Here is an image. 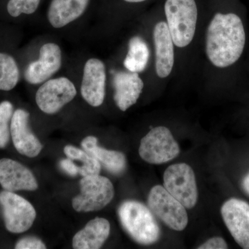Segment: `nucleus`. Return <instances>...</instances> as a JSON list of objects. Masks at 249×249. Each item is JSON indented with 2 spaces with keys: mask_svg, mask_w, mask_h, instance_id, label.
Instances as JSON below:
<instances>
[{
  "mask_svg": "<svg viewBox=\"0 0 249 249\" xmlns=\"http://www.w3.org/2000/svg\"><path fill=\"white\" fill-rule=\"evenodd\" d=\"M246 42L242 19L234 14H217L206 32V51L214 66L225 68L235 63L243 53Z\"/></svg>",
  "mask_w": 249,
  "mask_h": 249,
  "instance_id": "1",
  "label": "nucleus"
},
{
  "mask_svg": "<svg viewBox=\"0 0 249 249\" xmlns=\"http://www.w3.org/2000/svg\"><path fill=\"white\" fill-rule=\"evenodd\" d=\"M121 225L137 243L150 245L160 240V228L151 210L135 200L123 202L118 210Z\"/></svg>",
  "mask_w": 249,
  "mask_h": 249,
  "instance_id": "2",
  "label": "nucleus"
},
{
  "mask_svg": "<svg viewBox=\"0 0 249 249\" xmlns=\"http://www.w3.org/2000/svg\"><path fill=\"white\" fill-rule=\"evenodd\" d=\"M165 14L174 45H189L196 34L197 6L195 0H166Z\"/></svg>",
  "mask_w": 249,
  "mask_h": 249,
  "instance_id": "3",
  "label": "nucleus"
},
{
  "mask_svg": "<svg viewBox=\"0 0 249 249\" xmlns=\"http://www.w3.org/2000/svg\"><path fill=\"white\" fill-rule=\"evenodd\" d=\"M80 187V194L72 199V206L76 212L100 211L114 198V186L106 177L99 175L83 177Z\"/></svg>",
  "mask_w": 249,
  "mask_h": 249,
  "instance_id": "4",
  "label": "nucleus"
},
{
  "mask_svg": "<svg viewBox=\"0 0 249 249\" xmlns=\"http://www.w3.org/2000/svg\"><path fill=\"white\" fill-rule=\"evenodd\" d=\"M139 153L147 163L162 164L176 158L179 155L180 147L170 129L159 126L142 139Z\"/></svg>",
  "mask_w": 249,
  "mask_h": 249,
  "instance_id": "5",
  "label": "nucleus"
},
{
  "mask_svg": "<svg viewBox=\"0 0 249 249\" xmlns=\"http://www.w3.org/2000/svg\"><path fill=\"white\" fill-rule=\"evenodd\" d=\"M163 185L186 209L196 206L198 200L197 186L194 170L189 165L179 163L168 166L163 175Z\"/></svg>",
  "mask_w": 249,
  "mask_h": 249,
  "instance_id": "6",
  "label": "nucleus"
},
{
  "mask_svg": "<svg viewBox=\"0 0 249 249\" xmlns=\"http://www.w3.org/2000/svg\"><path fill=\"white\" fill-rule=\"evenodd\" d=\"M147 203L152 212L170 229L177 231L186 229L188 223L186 208L164 186L157 185L152 187Z\"/></svg>",
  "mask_w": 249,
  "mask_h": 249,
  "instance_id": "7",
  "label": "nucleus"
},
{
  "mask_svg": "<svg viewBox=\"0 0 249 249\" xmlns=\"http://www.w3.org/2000/svg\"><path fill=\"white\" fill-rule=\"evenodd\" d=\"M0 204L8 231L22 233L32 227L36 211L27 199L14 192L4 191L0 193Z\"/></svg>",
  "mask_w": 249,
  "mask_h": 249,
  "instance_id": "8",
  "label": "nucleus"
},
{
  "mask_svg": "<svg viewBox=\"0 0 249 249\" xmlns=\"http://www.w3.org/2000/svg\"><path fill=\"white\" fill-rule=\"evenodd\" d=\"M76 93L74 84L66 77L48 80L37 89L36 104L45 114H56L76 97Z\"/></svg>",
  "mask_w": 249,
  "mask_h": 249,
  "instance_id": "9",
  "label": "nucleus"
},
{
  "mask_svg": "<svg viewBox=\"0 0 249 249\" xmlns=\"http://www.w3.org/2000/svg\"><path fill=\"white\" fill-rule=\"evenodd\" d=\"M223 220L237 245L249 249V204L231 198L221 208Z\"/></svg>",
  "mask_w": 249,
  "mask_h": 249,
  "instance_id": "10",
  "label": "nucleus"
},
{
  "mask_svg": "<svg viewBox=\"0 0 249 249\" xmlns=\"http://www.w3.org/2000/svg\"><path fill=\"white\" fill-rule=\"evenodd\" d=\"M106 89V69L104 62L90 58L83 69L80 93L89 106L97 107L104 102Z\"/></svg>",
  "mask_w": 249,
  "mask_h": 249,
  "instance_id": "11",
  "label": "nucleus"
},
{
  "mask_svg": "<svg viewBox=\"0 0 249 249\" xmlns=\"http://www.w3.org/2000/svg\"><path fill=\"white\" fill-rule=\"evenodd\" d=\"M62 66V51L57 44L48 42L41 47L39 58L31 62L24 71V79L31 85L49 80Z\"/></svg>",
  "mask_w": 249,
  "mask_h": 249,
  "instance_id": "12",
  "label": "nucleus"
},
{
  "mask_svg": "<svg viewBox=\"0 0 249 249\" xmlns=\"http://www.w3.org/2000/svg\"><path fill=\"white\" fill-rule=\"evenodd\" d=\"M29 113L22 109L14 111L10 124L15 148L21 155L34 158L42 150V145L29 125Z\"/></svg>",
  "mask_w": 249,
  "mask_h": 249,
  "instance_id": "13",
  "label": "nucleus"
},
{
  "mask_svg": "<svg viewBox=\"0 0 249 249\" xmlns=\"http://www.w3.org/2000/svg\"><path fill=\"white\" fill-rule=\"evenodd\" d=\"M0 185L4 191H34L38 183L34 174L22 163L11 159L0 160Z\"/></svg>",
  "mask_w": 249,
  "mask_h": 249,
  "instance_id": "14",
  "label": "nucleus"
},
{
  "mask_svg": "<svg viewBox=\"0 0 249 249\" xmlns=\"http://www.w3.org/2000/svg\"><path fill=\"white\" fill-rule=\"evenodd\" d=\"M113 83L114 102L123 111L127 110L137 102L144 88L143 82L136 72H116Z\"/></svg>",
  "mask_w": 249,
  "mask_h": 249,
  "instance_id": "15",
  "label": "nucleus"
},
{
  "mask_svg": "<svg viewBox=\"0 0 249 249\" xmlns=\"http://www.w3.org/2000/svg\"><path fill=\"white\" fill-rule=\"evenodd\" d=\"M153 40L157 74L160 78H166L171 73L175 62L174 42L167 23L160 22L156 24Z\"/></svg>",
  "mask_w": 249,
  "mask_h": 249,
  "instance_id": "16",
  "label": "nucleus"
},
{
  "mask_svg": "<svg viewBox=\"0 0 249 249\" xmlns=\"http://www.w3.org/2000/svg\"><path fill=\"white\" fill-rule=\"evenodd\" d=\"M91 0H51L47 19L55 29H60L81 17L89 8Z\"/></svg>",
  "mask_w": 249,
  "mask_h": 249,
  "instance_id": "17",
  "label": "nucleus"
},
{
  "mask_svg": "<svg viewBox=\"0 0 249 249\" xmlns=\"http://www.w3.org/2000/svg\"><path fill=\"white\" fill-rule=\"evenodd\" d=\"M110 229V224L107 219L102 217L91 219L73 237L72 240L73 248L101 249L109 237Z\"/></svg>",
  "mask_w": 249,
  "mask_h": 249,
  "instance_id": "18",
  "label": "nucleus"
},
{
  "mask_svg": "<svg viewBox=\"0 0 249 249\" xmlns=\"http://www.w3.org/2000/svg\"><path fill=\"white\" fill-rule=\"evenodd\" d=\"M81 146L85 151L95 157L111 173L119 175L125 170L127 160L124 154L98 146L96 137L93 136L85 137L82 141Z\"/></svg>",
  "mask_w": 249,
  "mask_h": 249,
  "instance_id": "19",
  "label": "nucleus"
},
{
  "mask_svg": "<svg viewBox=\"0 0 249 249\" xmlns=\"http://www.w3.org/2000/svg\"><path fill=\"white\" fill-rule=\"evenodd\" d=\"M149 57L150 51L146 42L139 36H134L129 40L124 66L129 71L140 73L146 68Z\"/></svg>",
  "mask_w": 249,
  "mask_h": 249,
  "instance_id": "20",
  "label": "nucleus"
},
{
  "mask_svg": "<svg viewBox=\"0 0 249 249\" xmlns=\"http://www.w3.org/2000/svg\"><path fill=\"white\" fill-rule=\"evenodd\" d=\"M64 152L69 159L78 160L83 162V165L78 168V174L82 177L99 175L101 173V164L95 157L90 155L84 150L67 145L64 148Z\"/></svg>",
  "mask_w": 249,
  "mask_h": 249,
  "instance_id": "21",
  "label": "nucleus"
},
{
  "mask_svg": "<svg viewBox=\"0 0 249 249\" xmlns=\"http://www.w3.org/2000/svg\"><path fill=\"white\" fill-rule=\"evenodd\" d=\"M19 79V68L15 59L8 54L0 53V90L14 89Z\"/></svg>",
  "mask_w": 249,
  "mask_h": 249,
  "instance_id": "22",
  "label": "nucleus"
},
{
  "mask_svg": "<svg viewBox=\"0 0 249 249\" xmlns=\"http://www.w3.org/2000/svg\"><path fill=\"white\" fill-rule=\"evenodd\" d=\"M14 114V106L9 101L0 103V149L4 148L9 143L11 131L9 122Z\"/></svg>",
  "mask_w": 249,
  "mask_h": 249,
  "instance_id": "23",
  "label": "nucleus"
},
{
  "mask_svg": "<svg viewBox=\"0 0 249 249\" xmlns=\"http://www.w3.org/2000/svg\"><path fill=\"white\" fill-rule=\"evenodd\" d=\"M42 0H9L6 4L8 14L18 18L21 15H31L38 9Z\"/></svg>",
  "mask_w": 249,
  "mask_h": 249,
  "instance_id": "24",
  "label": "nucleus"
},
{
  "mask_svg": "<svg viewBox=\"0 0 249 249\" xmlns=\"http://www.w3.org/2000/svg\"><path fill=\"white\" fill-rule=\"evenodd\" d=\"M15 248L16 249H45L47 247L42 241L37 237L28 236L18 241Z\"/></svg>",
  "mask_w": 249,
  "mask_h": 249,
  "instance_id": "25",
  "label": "nucleus"
},
{
  "mask_svg": "<svg viewBox=\"0 0 249 249\" xmlns=\"http://www.w3.org/2000/svg\"><path fill=\"white\" fill-rule=\"evenodd\" d=\"M227 242L222 237H214L209 239L197 247L198 249H227Z\"/></svg>",
  "mask_w": 249,
  "mask_h": 249,
  "instance_id": "26",
  "label": "nucleus"
},
{
  "mask_svg": "<svg viewBox=\"0 0 249 249\" xmlns=\"http://www.w3.org/2000/svg\"><path fill=\"white\" fill-rule=\"evenodd\" d=\"M60 166L65 173L70 175V176L75 177L78 174V168L71 160L70 159H65L61 160L60 162Z\"/></svg>",
  "mask_w": 249,
  "mask_h": 249,
  "instance_id": "27",
  "label": "nucleus"
},
{
  "mask_svg": "<svg viewBox=\"0 0 249 249\" xmlns=\"http://www.w3.org/2000/svg\"><path fill=\"white\" fill-rule=\"evenodd\" d=\"M242 188L249 196V173L242 179Z\"/></svg>",
  "mask_w": 249,
  "mask_h": 249,
  "instance_id": "28",
  "label": "nucleus"
},
{
  "mask_svg": "<svg viewBox=\"0 0 249 249\" xmlns=\"http://www.w3.org/2000/svg\"><path fill=\"white\" fill-rule=\"evenodd\" d=\"M124 1L127 3H141L146 1V0H124Z\"/></svg>",
  "mask_w": 249,
  "mask_h": 249,
  "instance_id": "29",
  "label": "nucleus"
}]
</instances>
